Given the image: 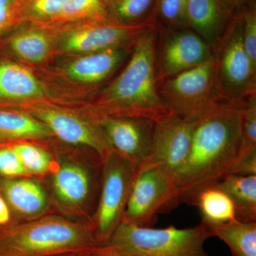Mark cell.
<instances>
[{
	"mask_svg": "<svg viewBox=\"0 0 256 256\" xmlns=\"http://www.w3.org/2000/svg\"><path fill=\"white\" fill-rule=\"evenodd\" d=\"M248 100L222 101L195 122L188 158L175 175L178 203L194 205L200 192L230 174L240 154L242 110Z\"/></svg>",
	"mask_w": 256,
	"mask_h": 256,
	"instance_id": "cell-1",
	"label": "cell"
},
{
	"mask_svg": "<svg viewBox=\"0 0 256 256\" xmlns=\"http://www.w3.org/2000/svg\"><path fill=\"white\" fill-rule=\"evenodd\" d=\"M156 25L134 42L121 73L96 92V116L136 118L158 121L171 112L162 99L156 78Z\"/></svg>",
	"mask_w": 256,
	"mask_h": 256,
	"instance_id": "cell-2",
	"label": "cell"
},
{
	"mask_svg": "<svg viewBox=\"0 0 256 256\" xmlns=\"http://www.w3.org/2000/svg\"><path fill=\"white\" fill-rule=\"evenodd\" d=\"M97 246L92 224L56 216L0 226V256H53Z\"/></svg>",
	"mask_w": 256,
	"mask_h": 256,
	"instance_id": "cell-3",
	"label": "cell"
},
{
	"mask_svg": "<svg viewBox=\"0 0 256 256\" xmlns=\"http://www.w3.org/2000/svg\"><path fill=\"white\" fill-rule=\"evenodd\" d=\"M212 237L203 222L186 228H154L122 220L108 242L99 247L111 256H210L204 244Z\"/></svg>",
	"mask_w": 256,
	"mask_h": 256,
	"instance_id": "cell-4",
	"label": "cell"
},
{
	"mask_svg": "<svg viewBox=\"0 0 256 256\" xmlns=\"http://www.w3.org/2000/svg\"><path fill=\"white\" fill-rule=\"evenodd\" d=\"M213 52L220 100L242 102L256 96V68L244 48L242 14L230 20Z\"/></svg>",
	"mask_w": 256,
	"mask_h": 256,
	"instance_id": "cell-5",
	"label": "cell"
},
{
	"mask_svg": "<svg viewBox=\"0 0 256 256\" xmlns=\"http://www.w3.org/2000/svg\"><path fill=\"white\" fill-rule=\"evenodd\" d=\"M158 92L173 114L196 122L222 102L216 88L214 58L158 82Z\"/></svg>",
	"mask_w": 256,
	"mask_h": 256,
	"instance_id": "cell-6",
	"label": "cell"
},
{
	"mask_svg": "<svg viewBox=\"0 0 256 256\" xmlns=\"http://www.w3.org/2000/svg\"><path fill=\"white\" fill-rule=\"evenodd\" d=\"M175 176L162 165L137 170L122 220L152 227L156 216L178 204Z\"/></svg>",
	"mask_w": 256,
	"mask_h": 256,
	"instance_id": "cell-7",
	"label": "cell"
},
{
	"mask_svg": "<svg viewBox=\"0 0 256 256\" xmlns=\"http://www.w3.org/2000/svg\"><path fill=\"white\" fill-rule=\"evenodd\" d=\"M137 170L112 153L104 162L100 196L92 224L97 247L102 246L124 218Z\"/></svg>",
	"mask_w": 256,
	"mask_h": 256,
	"instance_id": "cell-8",
	"label": "cell"
},
{
	"mask_svg": "<svg viewBox=\"0 0 256 256\" xmlns=\"http://www.w3.org/2000/svg\"><path fill=\"white\" fill-rule=\"evenodd\" d=\"M156 24H121L112 20H88L69 25L60 35L56 50L63 54H85L132 46L140 35Z\"/></svg>",
	"mask_w": 256,
	"mask_h": 256,
	"instance_id": "cell-9",
	"label": "cell"
},
{
	"mask_svg": "<svg viewBox=\"0 0 256 256\" xmlns=\"http://www.w3.org/2000/svg\"><path fill=\"white\" fill-rule=\"evenodd\" d=\"M156 28L158 82L214 58L212 47L192 30L160 26Z\"/></svg>",
	"mask_w": 256,
	"mask_h": 256,
	"instance_id": "cell-10",
	"label": "cell"
},
{
	"mask_svg": "<svg viewBox=\"0 0 256 256\" xmlns=\"http://www.w3.org/2000/svg\"><path fill=\"white\" fill-rule=\"evenodd\" d=\"M111 149L137 170L150 153L154 124L136 118L95 116Z\"/></svg>",
	"mask_w": 256,
	"mask_h": 256,
	"instance_id": "cell-11",
	"label": "cell"
},
{
	"mask_svg": "<svg viewBox=\"0 0 256 256\" xmlns=\"http://www.w3.org/2000/svg\"><path fill=\"white\" fill-rule=\"evenodd\" d=\"M194 124L172 112L156 121L150 153L138 169L162 165L175 176L188 158Z\"/></svg>",
	"mask_w": 256,
	"mask_h": 256,
	"instance_id": "cell-12",
	"label": "cell"
},
{
	"mask_svg": "<svg viewBox=\"0 0 256 256\" xmlns=\"http://www.w3.org/2000/svg\"><path fill=\"white\" fill-rule=\"evenodd\" d=\"M30 114L48 126L54 136L60 140L88 148L105 161L114 151L95 119H82L66 111L52 108H36Z\"/></svg>",
	"mask_w": 256,
	"mask_h": 256,
	"instance_id": "cell-13",
	"label": "cell"
},
{
	"mask_svg": "<svg viewBox=\"0 0 256 256\" xmlns=\"http://www.w3.org/2000/svg\"><path fill=\"white\" fill-rule=\"evenodd\" d=\"M132 46L117 47L80 54L64 66V73L72 82L98 85L110 78L132 50Z\"/></svg>",
	"mask_w": 256,
	"mask_h": 256,
	"instance_id": "cell-14",
	"label": "cell"
},
{
	"mask_svg": "<svg viewBox=\"0 0 256 256\" xmlns=\"http://www.w3.org/2000/svg\"><path fill=\"white\" fill-rule=\"evenodd\" d=\"M94 184L90 170L72 161L62 162L52 180L56 198L68 208L85 206L92 196Z\"/></svg>",
	"mask_w": 256,
	"mask_h": 256,
	"instance_id": "cell-15",
	"label": "cell"
},
{
	"mask_svg": "<svg viewBox=\"0 0 256 256\" xmlns=\"http://www.w3.org/2000/svg\"><path fill=\"white\" fill-rule=\"evenodd\" d=\"M232 16L220 0H188V28L213 50L225 33Z\"/></svg>",
	"mask_w": 256,
	"mask_h": 256,
	"instance_id": "cell-16",
	"label": "cell"
},
{
	"mask_svg": "<svg viewBox=\"0 0 256 256\" xmlns=\"http://www.w3.org/2000/svg\"><path fill=\"white\" fill-rule=\"evenodd\" d=\"M46 95V89L31 70L8 58L0 60V106Z\"/></svg>",
	"mask_w": 256,
	"mask_h": 256,
	"instance_id": "cell-17",
	"label": "cell"
},
{
	"mask_svg": "<svg viewBox=\"0 0 256 256\" xmlns=\"http://www.w3.org/2000/svg\"><path fill=\"white\" fill-rule=\"evenodd\" d=\"M0 194L11 212L22 216H40L50 204L42 185L28 178H0Z\"/></svg>",
	"mask_w": 256,
	"mask_h": 256,
	"instance_id": "cell-18",
	"label": "cell"
},
{
	"mask_svg": "<svg viewBox=\"0 0 256 256\" xmlns=\"http://www.w3.org/2000/svg\"><path fill=\"white\" fill-rule=\"evenodd\" d=\"M52 136L53 133L48 126L32 114L0 106V143L45 139Z\"/></svg>",
	"mask_w": 256,
	"mask_h": 256,
	"instance_id": "cell-19",
	"label": "cell"
},
{
	"mask_svg": "<svg viewBox=\"0 0 256 256\" xmlns=\"http://www.w3.org/2000/svg\"><path fill=\"white\" fill-rule=\"evenodd\" d=\"M46 28H32L10 36L4 44L9 53L30 64L42 63L53 52V40Z\"/></svg>",
	"mask_w": 256,
	"mask_h": 256,
	"instance_id": "cell-20",
	"label": "cell"
},
{
	"mask_svg": "<svg viewBox=\"0 0 256 256\" xmlns=\"http://www.w3.org/2000/svg\"><path fill=\"white\" fill-rule=\"evenodd\" d=\"M216 186L232 198L235 207L236 220L256 222V175L228 174Z\"/></svg>",
	"mask_w": 256,
	"mask_h": 256,
	"instance_id": "cell-21",
	"label": "cell"
},
{
	"mask_svg": "<svg viewBox=\"0 0 256 256\" xmlns=\"http://www.w3.org/2000/svg\"><path fill=\"white\" fill-rule=\"evenodd\" d=\"M208 226L212 237H216L225 242L232 256H256V222L235 220Z\"/></svg>",
	"mask_w": 256,
	"mask_h": 256,
	"instance_id": "cell-22",
	"label": "cell"
},
{
	"mask_svg": "<svg viewBox=\"0 0 256 256\" xmlns=\"http://www.w3.org/2000/svg\"><path fill=\"white\" fill-rule=\"evenodd\" d=\"M202 222L207 226L220 225L236 220L235 207L230 196L218 186L202 190L195 198Z\"/></svg>",
	"mask_w": 256,
	"mask_h": 256,
	"instance_id": "cell-23",
	"label": "cell"
},
{
	"mask_svg": "<svg viewBox=\"0 0 256 256\" xmlns=\"http://www.w3.org/2000/svg\"><path fill=\"white\" fill-rule=\"evenodd\" d=\"M111 20L121 24L134 26L156 24L151 16L158 0H104Z\"/></svg>",
	"mask_w": 256,
	"mask_h": 256,
	"instance_id": "cell-24",
	"label": "cell"
},
{
	"mask_svg": "<svg viewBox=\"0 0 256 256\" xmlns=\"http://www.w3.org/2000/svg\"><path fill=\"white\" fill-rule=\"evenodd\" d=\"M109 20L104 0H68L60 14L46 24Z\"/></svg>",
	"mask_w": 256,
	"mask_h": 256,
	"instance_id": "cell-25",
	"label": "cell"
},
{
	"mask_svg": "<svg viewBox=\"0 0 256 256\" xmlns=\"http://www.w3.org/2000/svg\"><path fill=\"white\" fill-rule=\"evenodd\" d=\"M9 143L18 154L28 174H44L50 171L52 158L46 150L30 143Z\"/></svg>",
	"mask_w": 256,
	"mask_h": 256,
	"instance_id": "cell-26",
	"label": "cell"
},
{
	"mask_svg": "<svg viewBox=\"0 0 256 256\" xmlns=\"http://www.w3.org/2000/svg\"><path fill=\"white\" fill-rule=\"evenodd\" d=\"M158 12L164 28H188V0H158Z\"/></svg>",
	"mask_w": 256,
	"mask_h": 256,
	"instance_id": "cell-27",
	"label": "cell"
},
{
	"mask_svg": "<svg viewBox=\"0 0 256 256\" xmlns=\"http://www.w3.org/2000/svg\"><path fill=\"white\" fill-rule=\"evenodd\" d=\"M67 1L68 0H28L24 8V18L46 24L60 14Z\"/></svg>",
	"mask_w": 256,
	"mask_h": 256,
	"instance_id": "cell-28",
	"label": "cell"
},
{
	"mask_svg": "<svg viewBox=\"0 0 256 256\" xmlns=\"http://www.w3.org/2000/svg\"><path fill=\"white\" fill-rule=\"evenodd\" d=\"M254 148H256V96L250 97L242 108V146L239 158Z\"/></svg>",
	"mask_w": 256,
	"mask_h": 256,
	"instance_id": "cell-29",
	"label": "cell"
},
{
	"mask_svg": "<svg viewBox=\"0 0 256 256\" xmlns=\"http://www.w3.org/2000/svg\"><path fill=\"white\" fill-rule=\"evenodd\" d=\"M28 175L9 142L0 143V178H14Z\"/></svg>",
	"mask_w": 256,
	"mask_h": 256,
	"instance_id": "cell-30",
	"label": "cell"
},
{
	"mask_svg": "<svg viewBox=\"0 0 256 256\" xmlns=\"http://www.w3.org/2000/svg\"><path fill=\"white\" fill-rule=\"evenodd\" d=\"M242 14V42L250 62L256 68V12L255 8L248 10Z\"/></svg>",
	"mask_w": 256,
	"mask_h": 256,
	"instance_id": "cell-31",
	"label": "cell"
},
{
	"mask_svg": "<svg viewBox=\"0 0 256 256\" xmlns=\"http://www.w3.org/2000/svg\"><path fill=\"white\" fill-rule=\"evenodd\" d=\"M24 20V8H12L0 4V44L5 35Z\"/></svg>",
	"mask_w": 256,
	"mask_h": 256,
	"instance_id": "cell-32",
	"label": "cell"
},
{
	"mask_svg": "<svg viewBox=\"0 0 256 256\" xmlns=\"http://www.w3.org/2000/svg\"><path fill=\"white\" fill-rule=\"evenodd\" d=\"M230 174L238 176L256 175V148L242 154L236 163Z\"/></svg>",
	"mask_w": 256,
	"mask_h": 256,
	"instance_id": "cell-33",
	"label": "cell"
},
{
	"mask_svg": "<svg viewBox=\"0 0 256 256\" xmlns=\"http://www.w3.org/2000/svg\"><path fill=\"white\" fill-rule=\"evenodd\" d=\"M230 14L236 16L248 10L255 8V0H220Z\"/></svg>",
	"mask_w": 256,
	"mask_h": 256,
	"instance_id": "cell-34",
	"label": "cell"
},
{
	"mask_svg": "<svg viewBox=\"0 0 256 256\" xmlns=\"http://www.w3.org/2000/svg\"><path fill=\"white\" fill-rule=\"evenodd\" d=\"M11 214L9 206L0 194V226L11 223Z\"/></svg>",
	"mask_w": 256,
	"mask_h": 256,
	"instance_id": "cell-35",
	"label": "cell"
},
{
	"mask_svg": "<svg viewBox=\"0 0 256 256\" xmlns=\"http://www.w3.org/2000/svg\"><path fill=\"white\" fill-rule=\"evenodd\" d=\"M28 0H0V4L12 8H24Z\"/></svg>",
	"mask_w": 256,
	"mask_h": 256,
	"instance_id": "cell-36",
	"label": "cell"
},
{
	"mask_svg": "<svg viewBox=\"0 0 256 256\" xmlns=\"http://www.w3.org/2000/svg\"><path fill=\"white\" fill-rule=\"evenodd\" d=\"M82 256H111L100 247H96L92 250L82 252Z\"/></svg>",
	"mask_w": 256,
	"mask_h": 256,
	"instance_id": "cell-37",
	"label": "cell"
},
{
	"mask_svg": "<svg viewBox=\"0 0 256 256\" xmlns=\"http://www.w3.org/2000/svg\"><path fill=\"white\" fill-rule=\"evenodd\" d=\"M82 252H73V254H62V255L53 256H82Z\"/></svg>",
	"mask_w": 256,
	"mask_h": 256,
	"instance_id": "cell-38",
	"label": "cell"
}]
</instances>
